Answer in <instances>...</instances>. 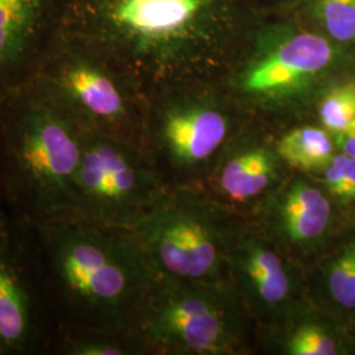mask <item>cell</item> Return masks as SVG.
<instances>
[{
  "instance_id": "d6986e66",
  "label": "cell",
  "mask_w": 355,
  "mask_h": 355,
  "mask_svg": "<svg viewBox=\"0 0 355 355\" xmlns=\"http://www.w3.org/2000/svg\"><path fill=\"white\" fill-rule=\"evenodd\" d=\"M322 182L333 196L343 202H355V158L334 154L322 170Z\"/></svg>"
},
{
  "instance_id": "7a4b0ae2",
  "label": "cell",
  "mask_w": 355,
  "mask_h": 355,
  "mask_svg": "<svg viewBox=\"0 0 355 355\" xmlns=\"http://www.w3.org/2000/svg\"><path fill=\"white\" fill-rule=\"evenodd\" d=\"M87 130L32 76L0 96L8 184L33 224L69 214Z\"/></svg>"
},
{
  "instance_id": "7c38bea8",
  "label": "cell",
  "mask_w": 355,
  "mask_h": 355,
  "mask_svg": "<svg viewBox=\"0 0 355 355\" xmlns=\"http://www.w3.org/2000/svg\"><path fill=\"white\" fill-rule=\"evenodd\" d=\"M8 241L0 236V354H20L33 340V303Z\"/></svg>"
},
{
  "instance_id": "7402d4cb",
  "label": "cell",
  "mask_w": 355,
  "mask_h": 355,
  "mask_svg": "<svg viewBox=\"0 0 355 355\" xmlns=\"http://www.w3.org/2000/svg\"><path fill=\"white\" fill-rule=\"evenodd\" d=\"M347 129H352V130H354L355 132V120L354 121H353V123H352V124H350V125H349V128H347Z\"/></svg>"
},
{
  "instance_id": "52a82bcc",
  "label": "cell",
  "mask_w": 355,
  "mask_h": 355,
  "mask_svg": "<svg viewBox=\"0 0 355 355\" xmlns=\"http://www.w3.org/2000/svg\"><path fill=\"white\" fill-rule=\"evenodd\" d=\"M228 272L233 291L257 318L277 321L293 313L296 284L291 268L268 242L240 234L230 253Z\"/></svg>"
},
{
  "instance_id": "2e32d148",
  "label": "cell",
  "mask_w": 355,
  "mask_h": 355,
  "mask_svg": "<svg viewBox=\"0 0 355 355\" xmlns=\"http://www.w3.org/2000/svg\"><path fill=\"white\" fill-rule=\"evenodd\" d=\"M284 352L291 355H336L340 353V346L324 327L303 322L286 338Z\"/></svg>"
},
{
  "instance_id": "ffe728a7",
  "label": "cell",
  "mask_w": 355,
  "mask_h": 355,
  "mask_svg": "<svg viewBox=\"0 0 355 355\" xmlns=\"http://www.w3.org/2000/svg\"><path fill=\"white\" fill-rule=\"evenodd\" d=\"M66 353L73 355H121L125 354L127 350L111 340H104L101 337L83 336L73 337L67 341Z\"/></svg>"
},
{
  "instance_id": "ac0fdd59",
  "label": "cell",
  "mask_w": 355,
  "mask_h": 355,
  "mask_svg": "<svg viewBox=\"0 0 355 355\" xmlns=\"http://www.w3.org/2000/svg\"><path fill=\"white\" fill-rule=\"evenodd\" d=\"M318 12L334 40H355V0H318Z\"/></svg>"
},
{
  "instance_id": "277c9868",
  "label": "cell",
  "mask_w": 355,
  "mask_h": 355,
  "mask_svg": "<svg viewBox=\"0 0 355 355\" xmlns=\"http://www.w3.org/2000/svg\"><path fill=\"white\" fill-rule=\"evenodd\" d=\"M136 324L153 345L190 354H236L243 343L239 297L224 283L155 277Z\"/></svg>"
},
{
  "instance_id": "5b68a950",
  "label": "cell",
  "mask_w": 355,
  "mask_h": 355,
  "mask_svg": "<svg viewBox=\"0 0 355 355\" xmlns=\"http://www.w3.org/2000/svg\"><path fill=\"white\" fill-rule=\"evenodd\" d=\"M167 190L140 146L87 130L67 215L111 228H135Z\"/></svg>"
},
{
  "instance_id": "ba28073f",
  "label": "cell",
  "mask_w": 355,
  "mask_h": 355,
  "mask_svg": "<svg viewBox=\"0 0 355 355\" xmlns=\"http://www.w3.org/2000/svg\"><path fill=\"white\" fill-rule=\"evenodd\" d=\"M61 15L62 0H0V96L33 74Z\"/></svg>"
},
{
  "instance_id": "3957f363",
  "label": "cell",
  "mask_w": 355,
  "mask_h": 355,
  "mask_svg": "<svg viewBox=\"0 0 355 355\" xmlns=\"http://www.w3.org/2000/svg\"><path fill=\"white\" fill-rule=\"evenodd\" d=\"M132 232L157 278L198 283H223L240 236L220 208L180 190H166Z\"/></svg>"
},
{
  "instance_id": "8992f818",
  "label": "cell",
  "mask_w": 355,
  "mask_h": 355,
  "mask_svg": "<svg viewBox=\"0 0 355 355\" xmlns=\"http://www.w3.org/2000/svg\"><path fill=\"white\" fill-rule=\"evenodd\" d=\"M110 62L108 55L61 26L31 76L86 129L124 136L130 103Z\"/></svg>"
},
{
  "instance_id": "8fae6325",
  "label": "cell",
  "mask_w": 355,
  "mask_h": 355,
  "mask_svg": "<svg viewBox=\"0 0 355 355\" xmlns=\"http://www.w3.org/2000/svg\"><path fill=\"white\" fill-rule=\"evenodd\" d=\"M228 135L225 116L212 108L167 110L158 127V140L178 166L200 165L223 145Z\"/></svg>"
},
{
  "instance_id": "4fadbf2b",
  "label": "cell",
  "mask_w": 355,
  "mask_h": 355,
  "mask_svg": "<svg viewBox=\"0 0 355 355\" xmlns=\"http://www.w3.org/2000/svg\"><path fill=\"white\" fill-rule=\"evenodd\" d=\"M278 154L265 146L234 153L218 174V186L229 199L243 203L259 196L278 175Z\"/></svg>"
},
{
  "instance_id": "9c48e42d",
  "label": "cell",
  "mask_w": 355,
  "mask_h": 355,
  "mask_svg": "<svg viewBox=\"0 0 355 355\" xmlns=\"http://www.w3.org/2000/svg\"><path fill=\"white\" fill-rule=\"evenodd\" d=\"M268 221L280 241L306 250L321 241L331 221L325 192L304 178H293L268 204Z\"/></svg>"
},
{
  "instance_id": "5bb4252c",
  "label": "cell",
  "mask_w": 355,
  "mask_h": 355,
  "mask_svg": "<svg viewBox=\"0 0 355 355\" xmlns=\"http://www.w3.org/2000/svg\"><path fill=\"white\" fill-rule=\"evenodd\" d=\"M333 137L327 129L295 128L286 133L277 145L282 161L304 173H322L336 154Z\"/></svg>"
},
{
  "instance_id": "9a60e30c",
  "label": "cell",
  "mask_w": 355,
  "mask_h": 355,
  "mask_svg": "<svg viewBox=\"0 0 355 355\" xmlns=\"http://www.w3.org/2000/svg\"><path fill=\"white\" fill-rule=\"evenodd\" d=\"M330 297L345 309H355V241L347 242L327 272Z\"/></svg>"
},
{
  "instance_id": "44dd1931",
  "label": "cell",
  "mask_w": 355,
  "mask_h": 355,
  "mask_svg": "<svg viewBox=\"0 0 355 355\" xmlns=\"http://www.w3.org/2000/svg\"><path fill=\"white\" fill-rule=\"evenodd\" d=\"M334 146L345 155L355 158V132L352 129H346L340 133L333 135Z\"/></svg>"
},
{
  "instance_id": "30bf717a",
  "label": "cell",
  "mask_w": 355,
  "mask_h": 355,
  "mask_svg": "<svg viewBox=\"0 0 355 355\" xmlns=\"http://www.w3.org/2000/svg\"><path fill=\"white\" fill-rule=\"evenodd\" d=\"M331 58L333 49L325 38L312 33L293 36L254 64L243 78V89L252 94L284 92L322 71Z\"/></svg>"
},
{
  "instance_id": "6da1fadb",
  "label": "cell",
  "mask_w": 355,
  "mask_h": 355,
  "mask_svg": "<svg viewBox=\"0 0 355 355\" xmlns=\"http://www.w3.org/2000/svg\"><path fill=\"white\" fill-rule=\"evenodd\" d=\"M36 227L51 282L79 322L89 331L136 322L155 275L132 230L71 215Z\"/></svg>"
},
{
  "instance_id": "e0dca14e",
  "label": "cell",
  "mask_w": 355,
  "mask_h": 355,
  "mask_svg": "<svg viewBox=\"0 0 355 355\" xmlns=\"http://www.w3.org/2000/svg\"><path fill=\"white\" fill-rule=\"evenodd\" d=\"M320 119L331 135L346 130L355 120V87L329 92L320 105Z\"/></svg>"
}]
</instances>
